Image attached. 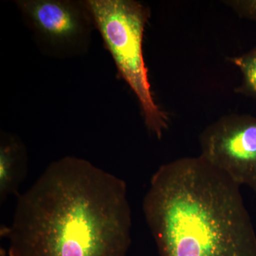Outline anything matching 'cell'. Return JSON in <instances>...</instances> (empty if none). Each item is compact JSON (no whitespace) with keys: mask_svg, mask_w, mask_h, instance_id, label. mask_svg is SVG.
Instances as JSON below:
<instances>
[{"mask_svg":"<svg viewBox=\"0 0 256 256\" xmlns=\"http://www.w3.org/2000/svg\"><path fill=\"white\" fill-rule=\"evenodd\" d=\"M131 227L124 180L64 156L18 196L4 234L8 256H128Z\"/></svg>","mask_w":256,"mask_h":256,"instance_id":"1","label":"cell"},{"mask_svg":"<svg viewBox=\"0 0 256 256\" xmlns=\"http://www.w3.org/2000/svg\"><path fill=\"white\" fill-rule=\"evenodd\" d=\"M143 212L159 256H256L240 185L201 156L162 165Z\"/></svg>","mask_w":256,"mask_h":256,"instance_id":"2","label":"cell"},{"mask_svg":"<svg viewBox=\"0 0 256 256\" xmlns=\"http://www.w3.org/2000/svg\"><path fill=\"white\" fill-rule=\"evenodd\" d=\"M86 3L118 77L137 97L148 130L160 139L168 130L169 118L154 100L143 56L144 28L150 10L133 0H88Z\"/></svg>","mask_w":256,"mask_h":256,"instance_id":"3","label":"cell"},{"mask_svg":"<svg viewBox=\"0 0 256 256\" xmlns=\"http://www.w3.org/2000/svg\"><path fill=\"white\" fill-rule=\"evenodd\" d=\"M40 50L56 58L87 53L95 22L86 1L16 2Z\"/></svg>","mask_w":256,"mask_h":256,"instance_id":"4","label":"cell"},{"mask_svg":"<svg viewBox=\"0 0 256 256\" xmlns=\"http://www.w3.org/2000/svg\"><path fill=\"white\" fill-rule=\"evenodd\" d=\"M200 141V156L237 184L256 192V117L224 116L203 131Z\"/></svg>","mask_w":256,"mask_h":256,"instance_id":"5","label":"cell"},{"mask_svg":"<svg viewBox=\"0 0 256 256\" xmlns=\"http://www.w3.org/2000/svg\"><path fill=\"white\" fill-rule=\"evenodd\" d=\"M28 152L20 138L3 132L0 139V202L20 196V188L28 174Z\"/></svg>","mask_w":256,"mask_h":256,"instance_id":"6","label":"cell"},{"mask_svg":"<svg viewBox=\"0 0 256 256\" xmlns=\"http://www.w3.org/2000/svg\"><path fill=\"white\" fill-rule=\"evenodd\" d=\"M242 74V84L236 92L256 99V46L247 53L228 60Z\"/></svg>","mask_w":256,"mask_h":256,"instance_id":"7","label":"cell"},{"mask_svg":"<svg viewBox=\"0 0 256 256\" xmlns=\"http://www.w3.org/2000/svg\"><path fill=\"white\" fill-rule=\"evenodd\" d=\"M242 18L256 22V0H232L224 2Z\"/></svg>","mask_w":256,"mask_h":256,"instance_id":"8","label":"cell"}]
</instances>
